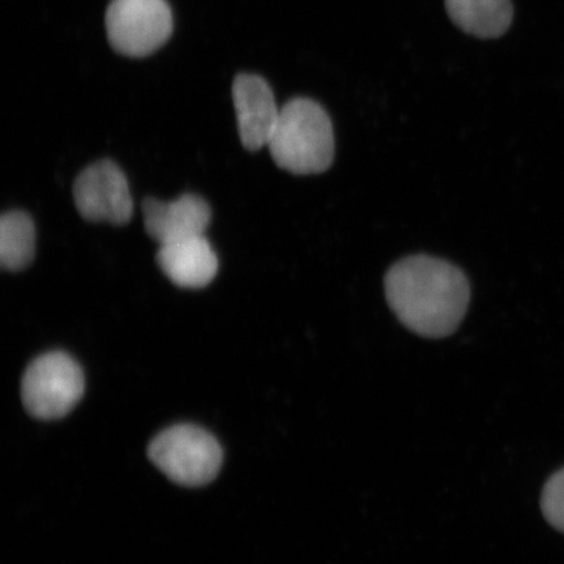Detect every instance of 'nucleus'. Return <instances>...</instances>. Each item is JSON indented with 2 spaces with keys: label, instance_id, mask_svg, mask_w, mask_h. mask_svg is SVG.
I'll return each mask as SVG.
<instances>
[{
  "label": "nucleus",
  "instance_id": "1",
  "mask_svg": "<svg viewBox=\"0 0 564 564\" xmlns=\"http://www.w3.org/2000/svg\"><path fill=\"white\" fill-rule=\"evenodd\" d=\"M386 299L398 319L423 337L453 335L469 306L467 276L457 267L427 256H413L391 267Z\"/></svg>",
  "mask_w": 564,
  "mask_h": 564
},
{
  "label": "nucleus",
  "instance_id": "2",
  "mask_svg": "<svg viewBox=\"0 0 564 564\" xmlns=\"http://www.w3.org/2000/svg\"><path fill=\"white\" fill-rule=\"evenodd\" d=\"M267 147L282 171L295 175L324 173L335 158L333 122L319 104L305 97L293 98L282 106Z\"/></svg>",
  "mask_w": 564,
  "mask_h": 564
},
{
  "label": "nucleus",
  "instance_id": "3",
  "mask_svg": "<svg viewBox=\"0 0 564 564\" xmlns=\"http://www.w3.org/2000/svg\"><path fill=\"white\" fill-rule=\"evenodd\" d=\"M148 455L173 482L189 488L214 481L224 458L215 436L188 423L161 432L151 442Z\"/></svg>",
  "mask_w": 564,
  "mask_h": 564
},
{
  "label": "nucleus",
  "instance_id": "4",
  "mask_svg": "<svg viewBox=\"0 0 564 564\" xmlns=\"http://www.w3.org/2000/svg\"><path fill=\"white\" fill-rule=\"evenodd\" d=\"M86 379L80 365L65 351L33 359L21 380V399L33 417H65L83 398Z\"/></svg>",
  "mask_w": 564,
  "mask_h": 564
},
{
  "label": "nucleus",
  "instance_id": "5",
  "mask_svg": "<svg viewBox=\"0 0 564 564\" xmlns=\"http://www.w3.org/2000/svg\"><path fill=\"white\" fill-rule=\"evenodd\" d=\"M105 26L117 53L144 58L172 37L173 12L166 0H111Z\"/></svg>",
  "mask_w": 564,
  "mask_h": 564
},
{
  "label": "nucleus",
  "instance_id": "6",
  "mask_svg": "<svg viewBox=\"0 0 564 564\" xmlns=\"http://www.w3.org/2000/svg\"><path fill=\"white\" fill-rule=\"evenodd\" d=\"M74 199L82 217L91 223L124 225L133 214L129 182L110 160L98 161L77 175Z\"/></svg>",
  "mask_w": 564,
  "mask_h": 564
},
{
  "label": "nucleus",
  "instance_id": "7",
  "mask_svg": "<svg viewBox=\"0 0 564 564\" xmlns=\"http://www.w3.org/2000/svg\"><path fill=\"white\" fill-rule=\"evenodd\" d=\"M239 138L247 151L256 152L270 143L280 111L273 91L263 77L241 74L232 83Z\"/></svg>",
  "mask_w": 564,
  "mask_h": 564
},
{
  "label": "nucleus",
  "instance_id": "8",
  "mask_svg": "<svg viewBox=\"0 0 564 564\" xmlns=\"http://www.w3.org/2000/svg\"><path fill=\"white\" fill-rule=\"evenodd\" d=\"M141 210L147 235L160 246L204 236L212 216L208 203L194 194L167 203L150 197Z\"/></svg>",
  "mask_w": 564,
  "mask_h": 564
},
{
  "label": "nucleus",
  "instance_id": "9",
  "mask_svg": "<svg viewBox=\"0 0 564 564\" xmlns=\"http://www.w3.org/2000/svg\"><path fill=\"white\" fill-rule=\"evenodd\" d=\"M158 264L176 286L200 289L210 284L218 271V259L204 236L160 246Z\"/></svg>",
  "mask_w": 564,
  "mask_h": 564
},
{
  "label": "nucleus",
  "instance_id": "10",
  "mask_svg": "<svg viewBox=\"0 0 564 564\" xmlns=\"http://www.w3.org/2000/svg\"><path fill=\"white\" fill-rule=\"evenodd\" d=\"M451 20L477 39L502 37L513 18L511 0H446Z\"/></svg>",
  "mask_w": 564,
  "mask_h": 564
},
{
  "label": "nucleus",
  "instance_id": "11",
  "mask_svg": "<svg viewBox=\"0 0 564 564\" xmlns=\"http://www.w3.org/2000/svg\"><path fill=\"white\" fill-rule=\"evenodd\" d=\"M35 250L33 220L25 212H7L0 218V264L7 271H21L32 263Z\"/></svg>",
  "mask_w": 564,
  "mask_h": 564
},
{
  "label": "nucleus",
  "instance_id": "12",
  "mask_svg": "<svg viewBox=\"0 0 564 564\" xmlns=\"http://www.w3.org/2000/svg\"><path fill=\"white\" fill-rule=\"evenodd\" d=\"M541 510L547 523L564 533V468L547 479L542 490Z\"/></svg>",
  "mask_w": 564,
  "mask_h": 564
}]
</instances>
